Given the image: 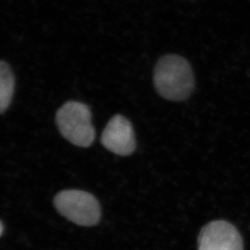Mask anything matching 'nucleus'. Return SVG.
Masks as SVG:
<instances>
[{"mask_svg": "<svg viewBox=\"0 0 250 250\" xmlns=\"http://www.w3.org/2000/svg\"><path fill=\"white\" fill-rule=\"evenodd\" d=\"M55 121L59 132L71 144L81 147L93 144L96 132L92 113L86 104L75 101L66 102L57 111Z\"/></svg>", "mask_w": 250, "mask_h": 250, "instance_id": "nucleus-2", "label": "nucleus"}, {"mask_svg": "<svg viewBox=\"0 0 250 250\" xmlns=\"http://www.w3.org/2000/svg\"><path fill=\"white\" fill-rule=\"evenodd\" d=\"M15 77L12 69L6 62H0V113L9 108L14 94Z\"/></svg>", "mask_w": 250, "mask_h": 250, "instance_id": "nucleus-6", "label": "nucleus"}, {"mask_svg": "<svg viewBox=\"0 0 250 250\" xmlns=\"http://www.w3.org/2000/svg\"><path fill=\"white\" fill-rule=\"evenodd\" d=\"M101 140L105 148L118 156H130L136 147L132 124L121 114L113 116L107 123Z\"/></svg>", "mask_w": 250, "mask_h": 250, "instance_id": "nucleus-5", "label": "nucleus"}, {"mask_svg": "<svg viewBox=\"0 0 250 250\" xmlns=\"http://www.w3.org/2000/svg\"><path fill=\"white\" fill-rule=\"evenodd\" d=\"M0 228H1V230H0V235L2 236V233H3V224L2 222H1V225H0Z\"/></svg>", "mask_w": 250, "mask_h": 250, "instance_id": "nucleus-7", "label": "nucleus"}, {"mask_svg": "<svg viewBox=\"0 0 250 250\" xmlns=\"http://www.w3.org/2000/svg\"><path fill=\"white\" fill-rule=\"evenodd\" d=\"M54 203L62 216L81 226H93L101 219L99 202L87 192L77 189L63 190L55 196Z\"/></svg>", "mask_w": 250, "mask_h": 250, "instance_id": "nucleus-3", "label": "nucleus"}, {"mask_svg": "<svg viewBox=\"0 0 250 250\" xmlns=\"http://www.w3.org/2000/svg\"><path fill=\"white\" fill-rule=\"evenodd\" d=\"M198 250H244L243 240L234 225L224 220H215L201 230Z\"/></svg>", "mask_w": 250, "mask_h": 250, "instance_id": "nucleus-4", "label": "nucleus"}, {"mask_svg": "<svg viewBox=\"0 0 250 250\" xmlns=\"http://www.w3.org/2000/svg\"><path fill=\"white\" fill-rule=\"evenodd\" d=\"M153 82L161 97L172 102H182L193 92L194 72L189 62L183 57L165 55L156 64Z\"/></svg>", "mask_w": 250, "mask_h": 250, "instance_id": "nucleus-1", "label": "nucleus"}]
</instances>
